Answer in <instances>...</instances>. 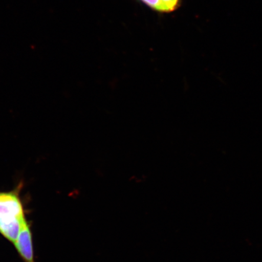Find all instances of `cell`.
<instances>
[{"mask_svg":"<svg viewBox=\"0 0 262 262\" xmlns=\"http://www.w3.org/2000/svg\"><path fill=\"white\" fill-rule=\"evenodd\" d=\"M165 12H172L178 8L180 0H160Z\"/></svg>","mask_w":262,"mask_h":262,"instance_id":"obj_3","label":"cell"},{"mask_svg":"<svg viewBox=\"0 0 262 262\" xmlns=\"http://www.w3.org/2000/svg\"><path fill=\"white\" fill-rule=\"evenodd\" d=\"M141 1L156 11L165 12L160 0H141Z\"/></svg>","mask_w":262,"mask_h":262,"instance_id":"obj_4","label":"cell"},{"mask_svg":"<svg viewBox=\"0 0 262 262\" xmlns=\"http://www.w3.org/2000/svg\"><path fill=\"white\" fill-rule=\"evenodd\" d=\"M24 187L20 180L9 191H0V234L14 244L26 221L21 192Z\"/></svg>","mask_w":262,"mask_h":262,"instance_id":"obj_1","label":"cell"},{"mask_svg":"<svg viewBox=\"0 0 262 262\" xmlns=\"http://www.w3.org/2000/svg\"><path fill=\"white\" fill-rule=\"evenodd\" d=\"M16 251L25 262H35L32 232L28 222L26 221L14 244Z\"/></svg>","mask_w":262,"mask_h":262,"instance_id":"obj_2","label":"cell"}]
</instances>
